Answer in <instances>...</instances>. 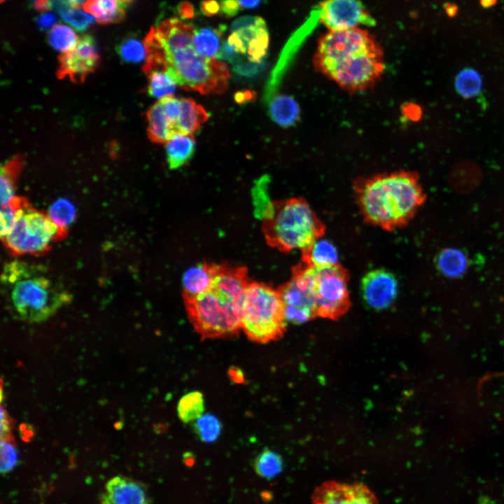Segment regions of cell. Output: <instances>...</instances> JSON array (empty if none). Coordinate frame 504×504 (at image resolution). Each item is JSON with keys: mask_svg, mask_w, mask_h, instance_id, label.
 <instances>
[{"mask_svg": "<svg viewBox=\"0 0 504 504\" xmlns=\"http://www.w3.org/2000/svg\"><path fill=\"white\" fill-rule=\"evenodd\" d=\"M313 64L319 73L351 93L374 86L385 68L380 45L360 28L328 31L321 36Z\"/></svg>", "mask_w": 504, "mask_h": 504, "instance_id": "1", "label": "cell"}, {"mask_svg": "<svg viewBox=\"0 0 504 504\" xmlns=\"http://www.w3.org/2000/svg\"><path fill=\"white\" fill-rule=\"evenodd\" d=\"M250 281L246 267L214 263L209 286L198 294L183 296L188 318L203 339L239 334L244 296Z\"/></svg>", "mask_w": 504, "mask_h": 504, "instance_id": "2", "label": "cell"}, {"mask_svg": "<svg viewBox=\"0 0 504 504\" xmlns=\"http://www.w3.org/2000/svg\"><path fill=\"white\" fill-rule=\"evenodd\" d=\"M353 189L365 223L386 231L406 226L426 199L418 174L411 171L358 177Z\"/></svg>", "mask_w": 504, "mask_h": 504, "instance_id": "3", "label": "cell"}, {"mask_svg": "<svg viewBox=\"0 0 504 504\" xmlns=\"http://www.w3.org/2000/svg\"><path fill=\"white\" fill-rule=\"evenodd\" d=\"M195 30L175 18L158 24L155 31L163 46L166 71L183 90L222 94L230 77L229 69L218 59L206 57L196 50Z\"/></svg>", "mask_w": 504, "mask_h": 504, "instance_id": "4", "label": "cell"}, {"mask_svg": "<svg viewBox=\"0 0 504 504\" xmlns=\"http://www.w3.org/2000/svg\"><path fill=\"white\" fill-rule=\"evenodd\" d=\"M1 290L6 305L17 318L43 321L71 300L60 281L43 265L14 260L5 264Z\"/></svg>", "mask_w": 504, "mask_h": 504, "instance_id": "5", "label": "cell"}, {"mask_svg": "<svg viewBox=\"0 0 504 504\" xmlns=\"http://www.w3.org/2000/svg\"><path fill=\"white\" fill-rule=\"evenodd\" d=\"M262 230L270 247L289 253L321 239L326 225L307 201L299 197L269 202L263 210Z\"/></svg>", "mask_w": 504, "mask_h": 504, "instance_id": "6", "label": "cell"}, {"mask_svg": "<svg viewBox=\"0 0 504 504\" xmlns=\"http://www.w3.org/2000/svg\"><path fill=\"white\" fill-rule=\"evenodd\" d=\"M284 305L278 289L250 281L245 290L241 324L247 337L265 344L279 339L286 330Z\"/></svg>", "mask_w": 504, "mask_h": 504, "instance_id": "7", "label": "cell"}, {"mask_svg": "<svg viewBox=\"0 0 504 504\" xmlns=\"http://www.w3.org/2000/svg\"><path fill=\"white\" fill-rule=\"evenodd\" d=\"M270 36L265 20L258 16H244L232 24L230 34L223 41L218 59L233 65L244 75L258 72L267 55Z\"/></svg>", "mask_w": 504, "mask_h": 504, "instance_id": "8", "label": "cell"}, {"mask_svg": "<svg viewBox=\"0 0 504 504\" xmlns=\"http://www.w3.org/2000/svg\"><path fill=\"white\" fill-rule=\"evenodd\" d=\"M304 265L316 316L336 319L344 314L351 306L347 270L340 263L320 268Z\"/></svg>", "mask_w": 504, "mask_h": 504, "instance_id": "9", "label": "cell"}, {"mask_svg": "<svg viewBox=\"0 0 504 504\" xmlns=\"http://www.w3.org/2000/svg\"><path fill=\"white\" fill-rule=\"evenodd\" d=\"M62 237L60 230L49 216L24 199L13 227L3 241L16 255L36 254L45 252L52 241Z\"/></svg>", "mask_w": 504, "mask_h": 504, "instance_id": "10", "label": "cell"}, {"mask_svg": "<svg viewBox=\"0 0 504 504\" xmlns=\"http://www.w3.org/2000/svg\"><path fill=\"white\" fill-rule=\"evenodd\" d=\"M277 289L287 322L301 324L316 316L305 267L301 262L293 267L290 279Z\"/></svg>", "mask_w": 504, "mask_h": 504, "instance_id": "11", "label": "cell"}, {"mask_svg": "<svg viewBox=\"0 0 504 504\" xmlns=\"http://www.w3.org/2000/svg\"><path fill=\"white\" fill-rule=\"evenodd\" d=\"M319 20L329 31L376 24L374 18L360 0H325L319 6Z\"/></svg>", "mask_w": 504, "mask_h": 504, "instance_id": "12", "label": "cell"}, {"mask_svg": "<svg viewBox=\"0 0 504 504\" xmlns=\"http://www.w3.org/2000/svg\"><path fill=\"white\" fill-rule=\"evenodd\" d=\"M99 56L94 38L88 34L79 39L76 46L59 57L57 76L74 83L83 82L97 66Z\"/></svg>", "mask_w": 504, "mask_h": 504, "instance_id": "13", "label": "cell"}, {"mask_svg": "<svg viewBox=\"0 0 504 504\" xmlns=\"http://www.w3.org/2000/svg\"><path fill=\"white\" fill-rule=\"evenodd\" d=\"M312 504H378L374 493L365 485L329 481L313 493Z\"/></svg>", "mask_w": 504, "mask_h": 504, "instance_id": "14", "label": "cell"}, {"mask_svg": "<svg viewBox=\"0 0 504 504\" xmlns=\"http://www.w3.org/2000/svg\"><path fill=\"white\" fill-rule=\"evenodd\" d=\"M361 292L369 307L376 310L386 309L394 302L397 296V279L386 270H372L362 279Z\"/></svg>", "mask_w": 504, "mask_h": 504, "instance_id": "15", "label": "cell"}, {"mask_svg": "<svg viewBox=\"0 0 504 504\" xmlns=\"http://www.w3.org/2000/svg\"><path fill=\"white\" fill-rule=\"evenodd\" d=\"M100 500L101 504H149L145 487L123 476H116L108 481Z\"/></svg>", "mask_w": 504, "mask_h": 504, "instance_id": "16", "label": "cell"}, {"mask_svg": "<svg viewBox=\"0 0 504 504\" xmlns=\"http://www.w3.org/2000/svg\"><path fill=\"white\" fill-rule=\"evenodd\" d=\"M147 133L154 143H167L177 135L174 127L158 100L147 111Z\"/></svg>", "mask_w": 504, "mask_h": 504, "instance_id": "17", "label": "cell"}, {"mask_svg": "<svg viewBox=\"0 0 504 504\" xmlns=\"http://www.w3.org/2000/svg\"><path fill=\"white\" fill-rule=\"evenodd\" d=\"M181 109L177 123L179 134H193L209 118L207 111L191 98H181Z\"/></svg>", "mask_w": 504, "mask_h": 504, "instance_id": "18", "label": "cell"}, {"mask_svg": "<svg viewBox=\"0 0 504 504\" xmlns=\"http://www.w3.org/2000/svg\"><path fill=\"white\" fill-rule=\"evenodd\" d=\"M301 251V262L310 267L320 268L339 263L336 247L326 239H318Z\"/></svg>", "mask_w": 504, "mask_h": 504, "instance_id": "19", "label": "cell"}, {"mask_svg": "<svg viewBox=\"0 0 504 504\" xmlns=\"http://www.w3.org/2000/svg\"><path fill=\"white\" fill-rule=\"evenodd\" d=\"M169 167L175 169L188 162L195 150V141L192 134H177L165 143Z\"/></svg>", "mask_w": 504, "mask_h": 504, "instance_id": "20", "label": "cell"}, {"mask_svg": "<svg viewBox=\"0 0 504 504\" xmlns=\"http://www.w3.org/2000/svg\"><path fill=\"white\" fill-rule=\"evenodd\" d=\"M214 263L202 262L188 270L182 280V295L190 296L204 291L210 285Z\"/></svg>", "mask_w": 504, "mask_h": 504, "instance_id": "21", "label": "cell"}, {"mask_svg": "<svg viewBox=\"0 0 504 504\" xmlns=\"http://www.w3.org/2000/svg\"><path fill=\"white\" fill-rule=\"evenodd\" d=\"M438 270L449 278L463 275L469 265V260L464 251L456 248H444L437 255Z\"/></svg>", "mask_w": 504, "mask_h": 504, "instance_id": "22", "label": "cell"}, {"mask_svg": "<svg viewBox=\"0 0 504 504\" xmlns=\"http://www.w3.org/2000/svg\"><path fill=\"white\" fill-rule=\"evenodd\" d=\"M83 8L95 17L97 22L107 24L120 22L126 7L120 0H87Z\"/></svg>", "mask_w": 504, "mask_h": 504, "instance_id": "23", "label": "cell"}, {"mask_svg": "<svg viewBox=\"0 0 504 504\" xmlns=\"http://www.w3.org/2000/svg\"><path fill=\"white\" fill-rule=\"evenodd\" d=\"M223 28L217 29L209 27L195 29L193 43L196 50L206 57L218 59L223 44Z\"/></svg>", "mask_w": 504, "mask_h": 504, "instance_id": "24", "label": "cell"}, {"mask_svg": "<svg viewBox=\"0 0 504 504\" xmlns=\"http://www.w3.org/2000/svg\"><path fill=\"white\" fill-rule=\"evenodd\" d=\"M205 402L202 392L194 391L183 395L177 405V414L184 424L195 421L204 414Z\"/></svg>", "mask_w": 504, "mask_h": 504, "instance_id": "25", "label": "cell"}, {"mask_svg": "<svg viewBox=\"0 0 504 504\" xmlns=\"http://www.w3.org/2000/svg\"><path fill=\"white\" fill-rule=\"evenodd\" d=\"M22 166V158L17 156L6 162L1 169V204L8 203L15 195L18 175Z\"/></svg>", "mask_w": 504, "mask_h": 504, "instance_id": "26", "label": "cell"}, {"mask_svg": "<svg viewBox=\"0 0 504 504\" xmlns=\"http://www.w3.org/2000/svg\"><path fill=\"white\" fill-rule=\"evenodd\" d=\"M145 74L148 76V92L150 96L159 99L173 96L178 85L166 70L154 69Z\"/></svg>", "mask_w": 504, "mask_h": 504, "instance_id": "27", "label": "cell"}, {"mask_svg": "<svg viewBox=\"0 0 504 504\" xmlns=\"http://www.w3.org/2000/svg\"><path fill=\"white\" fill-rule=\"evenodd\" d=\"M454 85L458 93L465 99L477 96L482 90V80L479 74L472 68L466 67L456 75Z\"/></svg>", "mask_w": 504, "mask_h": 504, "instance_id": "28", "label": "cell"}, {"mask_svg": "<svg viewBox=\"0 0 504 504\" xmlns=\"http://www.w3.org/2000/svg\"><path fill=\"white\" fill-rule=\"evenodd\" d=\"M269 112L276 122L287 126L295 120L297 106L291 98L284 95L276 96L270 102Z\"/></svg>", "mask_w": 504, "mask_h": 504, "instance_id": "29", "label": "cell"}, {"mask_svg": "<svg viewBox=\"0 0 504 504\" xmlns=\"http://www.w3.org/2000/svg\"><path fill=\"white\" fill-rule=\"evenodd\" d=\"M283 460L276 452L265 449L255 458L253 467L257 474L270 479L280 473L283 468Z\"/></svg>", "mask_w": 504, "mask_h": 504, "instance_id": "30", "label": "cell"}, {"mask_svg": "<svg viewBox=\"0 0 504 504\" xmlns=\"http://www.w3.org/2000/svg\"><path fill=\"white\" fill-rule=\"evenodd\" d=\"M48 40L54 49L63 53L73 50L79 41L74 30L63 24L54 26L48 34Z\"/></svg>", "mask_w": 504, "mask_h": 504, "instance_id": "31", "label": "cell"}, {"mask_svg": "<svg viewBox=\"0 0 504 504\" xmlns=\"http://www.w3.org/2000/svg\"><path fill=\"white\" fill-rule=\"evenodd\" d=\"M197 437L203 442H214L222 432V424L212 414H204L193 424Z\"/></svg>", "mask_w": 504, "mask_h": 504, "instance_id": "32", "label": "cell"}, {"mask_svg": "<svg viewBox=\"0 0 504 504\" xmlns=\"http://www.w3.org/2000/svg\"><path fill=\"white\" fill-rule=\"evenodd\" d=\"M48 216L57 225L63 236L75 218L76 209L69 201L61 199L51 205Z\"/></svg>", "mask_w": 504, "mask_h": 504, "instance_id": "33", "label": "cell"}, {"mask_svg": "<svg viewBox=\"0 0 504 504\" xmlns=\"http://www.w3.org/2000/svg\"><path fill=\"white\" fill-rule=\"evenodd\" d=\"M117 51L121 59L127 62H139L146 57L144 44L132 37L122 40L118 45Z\"/></svg>", "mask_w": 504, "mask_h": 504, "instance_id": "34", "label": "cell"}, {"mask_svg": "<svg viewBox=\"0 0 504 504\" xmlns=\"http://www.w3.org/2000/svg\"><path fill=\"white\" fill-rule=\"evenodd\" d=\"M62 19L76 29L83 31L94 22V18L80 8L59 6L56 8Z\"/></svg>", "mask_w": 504, "mask_h": 504, "instance_id": "35", "label": "cell"}, {"mask_svg": "<svg viewBox=\"0 0 504 504\" xmlns=\"http://www.w3.org/2000/svg\"><path fill=\"white\" fill-rule=\"evenodd\" d=\"M24 198L15 196L8 203L1 205L0 234L3 239L11 230L15 222L18 211Z\"/></svg>", "mask_w": 504, "mask_h": 504, "instance_id": "36", "label": "cell"}, {"mask_svg": "<svg viewBox=\"0 0 504 504\" xmlns=\"http://www.w3.org/2000/svg\"><path fill=\"white\" fill-rule=\"evenodd\" d=\"M18 454L15 447L10 440L1 441V472L7 473L18 463Z\"/></svg>", "mask_w": 504, "mask_h": 504, "instance_id": "37", "label": "cell"}, {"mask_svg": "<svg viewBox=\"0 0 504 504\" xmlns=\"http://www.w3.org/2000/svg\"><path fill=\"white\" fill-rule=\"evenodd\" d=\"M57 20V18L55 13L48 12L41 14L36 18L35 23L40 30L45 31L50 28L56 22Z\"/></svg>", "mask_w": 504, "mask_h": 504, "instance_id": "38", "label": "cell"}, {"mask_svg": "<svg viewBox=\"0 0 504 504\" xmlns=\"http://www.w3.org/2000/svg\"><path fill=\"white\" fill-rule=\"evenodd\" d=\"M238 0H221L220 10L226 17H233L240 10Z\"/></svg>", "mask_w": 504, "mask_h": 504, "instance_id": "39", "label": "cell"}, {"mask_svg": "<svg viewBox=\"0 0 504 504\" xmlns=\"http://www.w3.org/2000/svg\"><path fill=\"white\" fill-rule=\"evenodd\" d=\"M10 421L6 411L1 409V440H10Z\"/></svg>", "mask_w": 504, "mask_h": 504, "instance_id": "40", "label": "cell"}, {"mask_svg": "<svg viewBox=\"0 0 504 504\" xmlns=\"http://www.w3.org/2000/svg\"><path fill=\"white\" fill-rule=\"evenodd\" d=\"M402 114L408 120L417 121L421 116L422 111L419 106L415 104L408 103L403 106Z\"/></svg>", "mask_w": 504, "mask_h": 504, "instance_id": "41", "label": "cell"}, {"mask_svg": "<svg viewBox=\"0 0 504 504\" xmlns=\"http://www.w3.org/2000/svg\"><path fill=\"white\" fill-rule=\"evenodd\" d=\"M200 9L207 16L216 15L220 10V4L216 0H204L202 2Z\"/></svg>", "mask_w": 504, "mask_h": 504, "instance_id": "42", "label": "cell"}, {"mask_svg": "<svg viewBox=\"0 0 504 504\" xmlns=\"http://www.w3.org/2000/svg\"><path fill=\"white\" fill-rule=\"evenodd\" d=\"M178 13L182 18L190 19L194 16L195 10L189 2L183 1L178 6Z\"/></svg>", "mask_w": 504, "mask_h": 504, "instance_id": "43", "label": "cell"}, {"mask_svg": "<svg viewBox=\"0 0 504 504\" xmlns=\"http://www.w3.org/2000/svg\"><path fill=\"white\" fill-rule=\"evenodd\" d=\"M30 2L33 8L40 12L49 10L53 6L52 0H30Z\"/></svg>", "mask_w": 504, "mask_h": 504, "instance_id": "44", "label": "cell"}, {"mask_svg": "<svg viewBox=\"0 0 504 504\" xmlns=\"http://www.w3.org/2000/svg\"><path fill=\"white\" fill-rule=\"evenodd\" d=\"M230 377L236 383H241L244 381V375L241 371L237 368L230 369L229 372Z\"/></svg>", "mask_w": 504, "mask_h": 504, "instance_id": "45", "label": "cell"}, {"mask_svg": "<svg viewBox=\"0 0 504 504\" xmlns=\"http://www.w3.org/2000/svg\"><path fill=\"white\" fill-rule=\"evenodd\" d=\"M262 0H238L240 7L244 8H255L260 5Z\"/></svg>", "mask_w": 504, "mask_h": 504, "instance_id": "46", "label": "cell"}, {"mask_svg": "<svg viewBox=\"0 0 504 504\" xmlns=\"http://www.w3.org/2000/svg\"><path fill=\"white\" fill-rule=\"evenodd\" d=\"M496 0H481V4L484 7H489L493 5Z\"/></svg>", "mask_w": 504, "mask_h": 504, "instance_id": "47", "label": "cell"}, {"mask_svg": "<svg viewBox=\"0 0 504 504\" xmlns=\"http://www.w3.org/2000/svg\"><path fill=\"white\" fill-rule=\"evenodd\" d=\"M121 3L127 8L134 0H120Z\"/></svg>", "mask_w": 504, "mask_h": 504, "instance_id": "48", "label": "cell"}, {"mask_svg": "<svg viewBox=\"0 0 504 504\" xmlns=\"http://www.w3.org/2000/svg\"><path fill=\"white\" fill-rule=\"evenodd\" d=\"M4 1H6V0H1V2L2 3V2H4Z\"/></svg>", "mask_w": 504, "mask_h": 504, "instance_id": "49", "label": "cell"}, {"mask_svg": "<svg viewBox=\"0 0 504 504\" xmlns=\"http://www.w3.org/2000/svg\"><path fill=\"white\" fill-rule=\"evenodd\" d=\"M82 1H83V0H82Z\"/></svg>", "mask_w": 504, "mask_h": 504, "instance_id": "50", "label": "cell"}]
</instances>
